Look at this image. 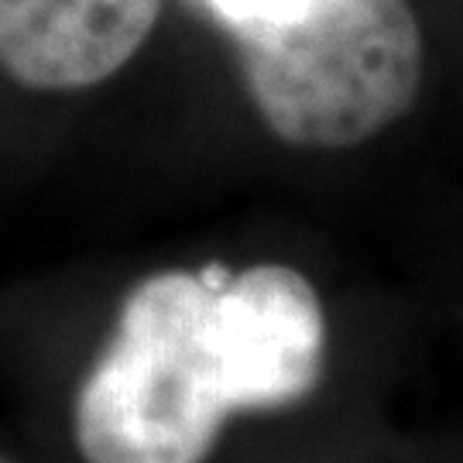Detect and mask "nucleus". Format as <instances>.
<instances>
[{
  "instance_id": "nucleus-1",
  "label": "nucleus",
  "mask_w": 463,
  "mask_h": 463,
  "mask_svg": "<svg viewBox=\"0 0 463 463\" xmlns=\"http://www.w3.org/2000/svg\"><path fill=\"white\" fill-rule=\"evenodd\" d=\"M227 268H168L124 296L114 333L72 402L83 463H206L237 415L216 330Z\"/></svg>"
},
{
  "instance_id": "nucleus-2",
  "label": "nucleus",
  "mask_w": 463,
  "mask_h": 463,
  "mask_svg": "<svg viewBox=\"0 0 463 463\" xmlns=\"http://www.w3.org/2000/svg\"><path fill=\"white\" fill-rule=\"evenodd\" d=\"M254 114L292 148L344 151L388 131L422 86V28L409 0H288L241 21Z\"/></svg>"
},
{
  "instance_id": "nucleus-3",
  "label": "nucleus",
  "mask_w": 463,
  "mask_h": 463,
  "mask_svg": "<svg viewBox=\"0 0 463 463\" xmlns=\"http://www.w3.org/2000/svg\"><path fill=\"white\" fill-rule=\"evenodd\" d=\"M216 330L237 412H275L316 392L326 361V313L302 271H227L216 285Z\"/></svg>"
},
{
  "instance_id": "nucleus-4",
  "label": "nucleus",
  "mask_w": 463,
  "mask_h": 463,
  "mask_svg": "<svg viewBox=\"0 0 463 463\" xmlns=\"http://www.w3.org/2000/svg\"><path fill=\"white\" fill-rule=\"evenodd\" d=\"M165 0H0V76L28 93H83L137 59Z\"/></svg>"
},
{
  "instance_id": "nucleus-5",
  "label": "nucleus",
  "mask_w": 463,
  "mask_h": 463,
  "mask_svg": "<svg viewBox=\"0 0 463 463\" xmlns=\"http://www.w3.org/2000/svg\"><path fill=\"white\" fill-rule=\"evenodd\" d=\"M233 11L241 14V21H248V17H258V14H268V11H275L281 4H288V0H227Z\"/></svg>"
},
{
  "instance_id": "nucleus-6",
  "label": "nucleus",
  "mask_w": 463,
  "mask_h": 463,
  "mask_svg": "<svg viewBox=\"0 0 463 463\" xmlns=\"http://www.w3.org/2000/svg\"><path fill=\"white\" fill-rule=\"evenodd\" d=\"M0 463H7V460H0Z\"/></svg>"
}]
</instances>
